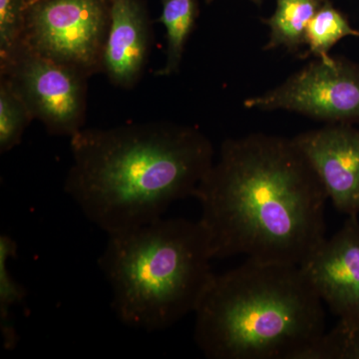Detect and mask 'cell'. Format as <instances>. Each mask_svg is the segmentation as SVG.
<instances>
[{"label": "cell", "instance_id": "1", "mask_svg": "<svg viewBox=\"0 0 359 359\" xmlns=\"http://www.w3.org/2000/svg\"><path fill=\"white\" fill-rule=\"evenodd\" d=\"M194 197L214 259L301 266L325 240L327 193L294 138L226 139Z\"/></svg>", "mask_w": 359, "mask_h": 359}, {"label": "cell", "instance_id": "2", "mask_svg": "<svg viewBox=\"0 0 359 359\" xmlns=\"http://www.w3.org/2000/svg\"><path fill=\"white\" fill-rule=\"evenodd\" d=\"M70 147L65 192L108 236L152 223L194 197L215 162L204 133L171 122L82 128Z\"/></svg>", "mask_w": 359, "mask_h": 359}, {"label": "cell", "instance_id": "3", "mask_svg": "<svg viewBox=\"0 0 359 359\" xmlns=\"http://www.w3.org/2000/svg\"><path fill=\"white\" fill-rule=\"evenodd\" d=\"M194 313L210 359H297L325 332L323 301L297 264L247 259L214 276Z\"/></svg>", "mask_w": 359, "mask_h": 359}, {"label": "cell", "instance_id": "4", "mask_svg": "<svg viewBox=\"0 0 359 359\" xmlns=\"http://www.w3.org/2000/svg\"><path fill=\"white\" fill-rule=\"evenodd\" d=\"M212 259L200 221L161 218L108 236L99 268L112 290L116 318L154 332L195 313L215 276Z\"/></svg>", "mask_w": 359, "mask_h": 359}, {"label": "cell", "instance_id": "5", "mask_svg": "<svg viewBox=\"0 0 359 359\" xmlns=\"http://www.w3.org/2000/svg\"><path fill=\"white\" fill-rule=\"evenodd\" d=\"M109 0H39L28 7L23 46L87 77L103 72Z\"/></svg>", "mask_w": 359, "mask_h": 359}, {"label": "cell", "instance_id": "6", "mask_svg": "<svg viewBox=\"0 0 359 359\" xmlns=\"http://www.w3.org/2000/svg\"><path fill=\"white\" fill-rule=\"evenodd\" d=\"M244 107L359 126V65L342 56L314 58L275 88L245 99Z\"/></svg>", "mask_w": 359, "mask_h": 359}, {"label": "cell", "instance_id": "7", "mask_svg": "<svg viewBox=\"0 0 359 359\" xmlns=\"http://www.w3.org/2000/svg\"><path fill=\"white\" fill-rule=\"evenodd\" d=\"M0 73L49 133L71 138L83 128L88 78L83 73L25 46Z\"/></svg>", "mask_w": 359, "mask_h": 359}, {"label": "cell", "instance_id": "8", "mask_svg": "<svg viewBox=\"0 0 359 359\" xmlns=\"http://www.w3.org/2000/svg\"><path fill=\"white\" fill-rule=\"evenodd\" d=\"M348 216L344 226L301 264L321 301L340 320L359 325V221Z\"/></svg>", "mask_w": 359, "mask_h": 359}, {"label": "cell", "instance_id": "9", "mask_svg": "<svg viewBox=\"0 0 359 359\" xmlns=\"http://www.w3.org/2000/svg\"><path fill=\"white\" fill-rule=\"evenodd\" d=\"M328 199L347 216L359 214V126L325 124L294 137Z\"/></svg>", "mask_w": 359, "mask_h": 359}, {"label": "cell", "instance_id": "10", "mask_svg": "<svg viewBox=\"0 0 359 359\" xmlns=\"http://www.w3.org/2000/svg\"><path fill=\"white\" fill-rule=\"evenodd\" d=\"M110 23L103 72L116 86L138 83L150 49L151 27L142 0H109Z\"/></svg>", "mask_w": 359, "mask_h": 359}, {"label": "cell", "instance_id": "11", "mask_svg": "<svg viewBox=\"0 0 359 359\" xmlns=\"http://www.w3.org/2000/svg\"><path fill=\"white\" fill-rule=\"evenodd\" d=\"M327 0H276V9L262 20L269 29L264 50L287 49L299 54L304 46V34L309 21Z\"/></svg>", "mask_w": 359, "mask_h": 359}, {"label": "cell", "instance_id": "12", "mask_svg": "<svg viewBox=\"0 0 359 359\" xmlns=\"http://www.w3.org/2000/svg\"><path fill=\"white\" fill-rule=\"evenodd\" d=\"M162 13L159 22L166 28V62L158 76H171L178 72L187 42L196 26L199 6L198 0H161Z\"/></svg>", "mask_w": 359, "mask_h": 359}, {"label": "cell", "instance_id": "13", "mask_svg": "<svg viewBox=\"0 0 359 359\" xmlns=\"http://www.w3.org/2000/svg\"><path fill=\"white\" fill-rule=\"evenodd\" d=\"M346 37H358L359 30L351 25L346 14L334 6L332 0H327L309 21L304 34L306 50L301 58H325L330 50Z\"/></svg>", "mask_w": 359, "mask_h": 359}, {"label": "cell", "instance_id": "14", "mask_svg": "<svg viewBox=\"0 0 359 359\" xmlns=\"http://www.w3.org/2000/svg\"><path fill=\"white\" fill-rule=\"evenodd\" d=\"M18 244L7 235L0 236V330L4 347L13 349L18 334L13 321V309L25 301L26 290L8 271V259L16 256Z\"/></svg>", "mask_w": 359, "mask_h": 359}, {"label": "cell", "instance_id": "15", "mask_svg": "<svg viewBox=\"0 0 359 359\" xmlns=\"http://www.w3.org/2000/svg\"><path fill=\"white\" fill-rule=\"evenodd\" d=\"M0 77V152L4 154L20 145L33 117L9 80Z\"/></svg>", "mask_w": 359, "mask_h": 359}, {"label": "cell", "instance_id": "16", "mask_svg": "<svg viewBox=\"0 0 359 359\" xmlns=\"http://www.w3.org/2000/svg\"><path fill=\"white\" fill-rule=\"evenodd\" d=\"M297 359H359V325L339 320L309 344Z\"/></svg>", "mask_w": 359, "mask_h": 359}, {"label": "cell", "instance_id": "17", "mask_svg": "<svg viewBox=\"0 0 359 359\" xmlns=\"http://www.w3.org/2000/svg\"><path fill=\"white\" fill-rule=\"evenodd\" d=\"M29 0H0V69L6 67L23 46Z\"/></svg>", "mask_w": 359, "mask_h": 359}, {"label": "cell", "instance_id": "18", "mask_svg": "<svg viewBox=\"0 0 359 359\" xmlns=\"http://www.w3.org/2000/svg\"><path fill=\"white\" fill-rule=\"evenodd\" d=\"M205 2H207L208 4H212V1H214V0H205ZM250 1L252 2H254V4H263V1L264 0H250Z\"/></svg>", "mask_w": 359, "mask_h": 359}, {"label": "cell", "instance_id": "19", "mask_svg": "<svg viewBox=\"0 0 359 359\" xmlns=\"http://www.w3.org/2000/svg\"><path fill=\"white\" fill-rule=\"evenodd\" d=\"M39 1V0H29L30 4H33V2Z\"/></svg>", "mask_w": 359, "mask_h": 359}]
</instances>
